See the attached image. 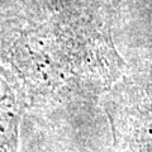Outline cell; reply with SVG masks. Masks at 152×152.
<instances>
[{
  "mask_svg": "<svg viewBox=\"0 0 152 152\" xmlns=\"http://www.w3.org/2000/svg\"><path fill=\"white\" fill-rule=\"evenodd\" d=\"M19 104L0 79V152H19Z\"/></svg>",
  "mask_w": 152,
  "mask_h": 152,
  "instance_id": "6da1fadb",
  "label": "cell"
}]
</instances>
